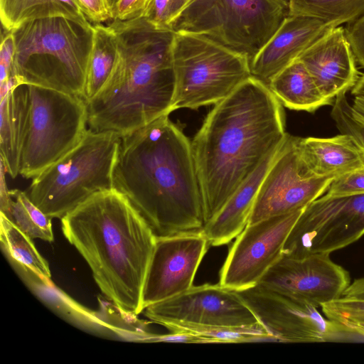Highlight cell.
Instances as JSON below:
<instances>
[{
	"instance_id": "23",
	"label": "cell",
	"mask_w": 364,
	"mask_h": 364,
	"mask_svg": "<svg viewBox=\"0 0 364 364\" xmlns=\"http://www.w3.org/2000/svg\"><path fill=\"white\" fill-rule=\"evenodd\" d=\"M53 17L91 24L78 0H0V18L6 31H13L31 21Z\"/></svg>"
},
{
	"instance_id": "7",
	"label": "cell",
	"mask_w": 364,
	"mask_h": 364,
	"mask_svg": "<svg viewBox=\"0 0 364 364\" xmlns=\"http://www.w3.org/2000/svg\"><path fill=\"white\" fill-rule=\"evenodd\" d=\"M172 57L176 85L171 112L215 105L252 76L247 56L202 34L175 32Z\"/></svg>"
},
{
	"instance_id": "12",
	"label": "cell",
	"mask_w": 364,
	"mask_h": 364,
	"mask_svg": "<svg viewBox=\"0 0 364 364\" xmlns=\"http://www.w3.org/2000/svg\"><path fill=\"white\" fill-rule=\"evenodd\" d=\"M303 209L247 225L229 250L219 284L234 291L257 285L282 257L287 238Z\"/></svg>"
},
{
	"instance_id": "28",
	"label": "cell",
	"mask_w": 364,
	"mask_h": 364,
	"mask_svg": "<svg viewBox=\"0 0 364 364\" xmlns=\"http://www.w3.org/2000/svg\"><path fill=\"white\" fill-rule=\"evenodd\" d=\"M164 326L171 332H188L206 338L213 343L275 341L261 323L250 326H223L174 322Z\"/></svg>"
},
{
	"instance_id": "10",
	"label": "cell",
	"mask_w": 364,
	"mask_h": 364,
	"mask_svg": "<svg viewBox=\"0 0 364 364\" xmlns=\"http://www.w3.org/2000/svg\"><path fill=\"white\" fill-rule=\"evenodd\" d=\"M363 235L364 193H325L304 208L287 238L282 255L331 254Z\"/></svg>"
},
{
	"instance_id": "39",
	"label": "cell",
	"mask_w": 364,
	"mask_h": 364,
	"mask_svg": "<svg viewBox=\"0 0 364 364\" xmlns=\"http://www.w3.org/2000/svg\"><path fill=\"white\" fill-rule=\"evenodd\" d=\"M109 1L112 9H113V7H114L115 3L117 1V0H109Z\"/></svg>"
},
{
	"instance_id": "18",
	"label": "cell",
	"mask_w": 364,
	"mask_h": 364,
	"mask_svg": "<svg viewBox=\"0 0 364 364\" xmlns=\"http://www.w3.org/2000/svg\"><path fill=\"white\" fill-rule=\"evenodd\" d=\"M333 28L314 17L288 15L251 60L252 76L268 85L277 73Z\"/></svg>"
},
{
	"instance_id": "19",
	"label": "cell",
	"mask_w": 364,
	"mask_h": 364,
	"mask_svg": "<svg viewBox=\"0 0 364 364\" xmlns=\"http://www.w3.org/2000/svg\"><path fill=\"white\" fill-rule=\"evenodd\" d=\"M303 171L309 178H336L364 166V150L347 134L330 138L299 137Z\"/></svg>"
},
{
	"instance_id": "2",
	"label": "cell",
	"mask_w": 364,
	"mask_h": 364,
	"mask_svg": "<svg viewBox=\"0 0 364 364\" xmlns=\"http://www.w3.org/2000/svg\"><path fill=\"white\" fill-rule=\"evenodd\" d=\"M114 186L156 237L205 227L191 142L168 114L121 136Z\"/></svg>"
},
{
	"instance_id": "30",
	"label": "cell",
	"mask_w": 364,
	"mask_h": 364,
	"mask_svg": "<svg viewBox=\"0 0 364 364\" xmlns=\"http://www.w3.org/2000/svg\"><path fill=\"white\" fill-rule=\"evenodd\" d=\"M193 0H154L145 18L157 28L173 31L182 13Z\"/></svg>"
},
{
	"instance_id": "25",
	"label": "cell",
	"mask_w": 364,
	"mask_h": 364,
	"mask_svg": "<svg viewBox=\"0 0 364 364\" xmlns=\"http://www.w3.org/2000/svg\"><path fill=\"white\" fill-rule=\"evenodd\" d=\"M33 240L1 213V242L8 256L40 282L49 284L51 273L48 263L39 253Z\"/></svg>"
},
{
	"instance_id": "6",
	"label": "cell",
	"mask_w": 364,
	"mask_h": 364,
	"mask_svg": "<svg viewBox=\"0 0 364 364\" xmlns=\"http://www.w3.org/2000/svg\"><path fill=\"white\" fill-rule=\"evenodd\" d=\"M121 136L87 129L72 150L32 178L28 196L51 218H63L94 194L114 188Z\"/></svg>"
},
{
	"instance_id": "11",
	"label": "cell",
	"mask_w": 364,
	"mask_h": 364,
	"mask_svg": "<svg viewBox=\"0 0 364 364\" xmlns=\"http://www.w3.org/2000/svg\"><path fill=\"white\" fill-rule=\"evenodd\" d=\"M276 342L319 343L346 335L317 307L261 284L236 291Z\"/></svg>"
},
{
	"instance_id": "8",
	"label": "cell",
	"mask_w": 364,
	"mask_h": 364,
	"mask_svg": "<svg viewBox=\"0 0 364 364\" xmlns=\"http://www.w3.org/2000/svg\"><path fill=\"white\" fill-rule=\"evenodd\" d=\"M287 16L282 0H193L173 31L204 35L251 61Z\"/></svg>"
},
{
	"instance_id": "38",
	"label": "cell",
	"mask_w": 364,
	"mask_h": 364,
	"mask_svg": "<svg viewBox=\"0 0 364 364\" xmlns=\"http://www.w3.org/2000/svg\"><path fill=\"white\" fill-rule=\"evenodd\" d=\"M351 94L355 96H364V75L360 76L355 86L351 89Z\"/></svg>"
},
{
	"instance_id": "21",
	"label": "cell",
	"mask_w": 364,
	"mask_h": 364,
	"mask_svg": "<svg viewBox=\"0 0 364 364\" xmlns=\"http://www.w3.org/2000/svg\"><path fill=\"white\" fill-rule=\"evenodd\" d=\"M29 113L30 96L26 84L14 87L1 100L0 160L13 178L20 173Z\"/></svg>"
},
{
	"instance_id": "22",
	"label": "cell",
	"mask_w": 364,
	"mask_h": 364,
	"mask_svg": "<svg viewBox=\"0 0 364 364\" xmlns=\"http://www.w3.org/2000/svg\"><path fill=\"white\" fill-rule=\"evenodd\" d=\"M267 85L282 105L291 109L313 112L333 103L322 95L298 59L277 73Z\"/></svg>"
},
{
	"instance_id": "40",
	"label": "cell",
	"mask_w": 364,
	"mask_h": 364,
	"mask_svg": "<svg viewBox=\"0 0 364 364\" xmlns=\"http://www.w3.org/2000/svg\"><path fill=\"white\" fill-rule=\"evenodd\" d=\"M282 1H287V2H288V0H282Z\"/></svg>"
},
{
	"instance_id": "32",
	"label": "cell",
	"mask_w": 364,
	"mask_h": 364,
	"mask_svg": "<svg viewBox=\"0 0 364 364\" xmlns=\"http://www.w3.org/2000/svg\"><path fill=\"white\" fill-rule=\"evenodd\" d=\"M326 193L335 196L364 193V166L334 178Z\"/></svg>"
},
{
	"instance_id": "33",
	"label": "cell",
	"mask_w": 364,
	"mask_h": 364,
	"mask_svg": "<svg viewBox=\"0 0 364 364\" xmlns=\"http://www.w3.org/2000/svg\"><path fill=\"white\" fill-rule=\"evenodd\" d=\"M154 1V0H117L112 9V21H124L146 18Z\"/></svg>"
},
{
	"instance_id": "5",
	"label": "cell",
	"mask_w": 364,
	"mask_h": 364,
	"mask_svg": "<svg viewBox=\"0 0 364 364\" xmlns=\"http://www.w3.org/2000/svg\"><path fill=\"white\" fill-rule=\"evenodd\" d=\"M12 31L16 46L12 74L22 84L83 97L93 43L92 23L53 17L27 22Z\"/></svg>"
},
{
	"instance_id": "9",
	"label": "cell",
	"mask_w": 364,
	"mask_h": 364,
	"mask_svg": "<svg viewBox=\"0 0 364 364\" xmlns=\"http://www.w3.org/2000/svg\"><path fill=\"white\" fill-rule=\"evenodd\" d=\"M26 85L30 113L19 174L33 178L81 141L87 130V108L80 96Z\"/></svg>"
},
{
	"instance_id": "35",
	"label": "cell",
	"mask_w": 364,
	"mask_h": 364,
	"mask_svg": "<svg viewBox=\"0 0 364 364\" xmlns=\"http://www.w3.org/2000/svg\"><path fill=\"white\" fill-rule=\"evenodd\" d=\"M344 29L356 63L364 68V14L347 23Z\"/></svg>"
},
{
	"instance_id": "29",
	"label": "cell",
	"mask_w": 364,
	"mask_h": 364,
	"mask_svg": "<svg viewBox=\"0 0 364 364\" xmlns=\"http://www.w3.org/2000/svg\"><path fill=\"white\" fill-rule=\"evenodd\" d=\"M346 93L335 98L331 117L340 133L352 136L364 150V96H355L350 105Z\"/></svg>"
},
{
	"instance_id": "1",
	"label": "cell",
	"mask_w": 364,
	"mask_h": 364,
	"mask_svg": "<svg viewBox=\"0 0 364 364\" xmlns=\"http://www.w3.org/2000/svg\"><path fill=\"white\" fill-rule=\"evenodd\" d=\"M287 134L283 105L253 76L215 105L191 141L205 225Z\"/></svg>"
},
{
	"instance_id": "16",
	"label": "cell",
	"mask_w": 364,
	"mask_h": 364,
	"mask_svg": "<svg viewBox=\"0 0 364 364\" xmlns=\"http://www.w3.org/2000/svg\"><path fill=\"white\" fill-rule=\"evenodd\" d=\"M330 254L303 257L282 255L258 284L272 288L316 307L343 296L350 284L348 272Z\"/></svg>"
},
{
	"instance_id": "14",
	"label": "cell",
	"mask_w": 364,
	"mask_h": 364,
	"mask_svg": "<svg viewBox=\"0 0 364 364\" xmlns=\"http://www.w3.org/2000/svg\"><path fill=\"white\" fill-rule=\"evenodd\" d=\"M143 312L163 326L174 322L223 326L260 323L236 291L220 284L193 285L177 296L147 306Z\"/></svg>"
},
{
	"instance_id": "26",
	"label": "cell",
	"mask_w": 364,
	"mask_h": 364,
	"mask_svg": "<svg viewBox=\"0 0 364 364\" xmlns=\"http://www.w3.org/2000/svg\"><path fill=\"white\" fill-rule=\"evenodd\" d=\"M9 194V205L1 213L32 239L53 242L52 218L34 204L26 192L11 189Z\"/></svg>"
},
{
	"instance_id": "20",
	"label": "cell",
	"mask_w": 364,
	"mask_h": 364,
	"mask_svg": "<svg viewBox=\"0 0 364 364\" xmlns=\"http://www.w3.org/2000/svg\"><path fill=\"white\" fill-rule=\"evenodd\" d=\"M282 144L264 159L220 210L205 224L203 232L209 245L220 246L228 244L247 225L261 183L277 156Z\"/></svg>"
},
{
	"instance_id": "4",
	"label": "cell",
	"mask_w": 364,
	"mask_h": 364,
	"mask_svg": "<svg viewBox=\"0 0 364 364\" xmlns=\"http://www.w3.org/2000/svg\"><path fill=\"white\" fill-rule=\"evenodd\" d=\"M109 25L117 38L118 58L105 84L86 102L87 126L122 136L171 112L175 31L157 28L145 18Z\"/></svg>"
},
{
	"instance_id": "15",
	"label": "cell",
	"mask_w": 364,
	"mask_h": 364,
	"mask_svg": "<svg viewBox=\"0 0 364 364\" xmlns=\"http://www.w3.org/2000/svg\"><path fill=\"white\" fill-rule=\"evenodd\" d=\"M208 246L203 231L156 237L143 289V311L190 289Z\"/></svg>"
},
{
	"instance_id": "17",
	"label": "cell",
	"mask_w": 364,
	"mask_h": 364,
	"mask_svg": "<svg viewBox=\"0 0 364 364\" xmlns=\"http://www.w3.org/2000/svg\"><path fill=\"white\" fill-rule=\"evenodd\" d=\"M328 100L351 90L360 76L345 29L337 26L316 41L298 58Z\"/></svg>"
},
{
	"instance_id": "36",
	"label": "cell",
	"mask_w": 364,
	"mask_h": 364,
	"mask_svg": "<svg viewBox=\"0 0 364 364\" xmlns=\"http://www.w3.org/2000/svg\"><path fill=\"white\" fill-rule=\"evenodd\" d=\"M87 19L92 23H102L112 21V9L109 0H78Z\"/></svg>"
},
{
	"instance_id": "34",
	"label": "cell",
	"mask_w": 364,
	"mask_h": 364,
	"mask_svg": "<svg viewBox=\"0 0 364 364\" xmlns=\"http://www.w3.org/2000/svg\"><path fill=\"white\" fill-rule=\"evenodd\" d=\"M3 30L0 45V83L7 80L12 74L16 50L13 31Z\"/></svg>"
},
{
	"instance_id": "13",
	"label": "cell",
	"mask_w": 364,
	"mask_h": 364,
	"mask_svg": "<svg viewBox=\"0 0 364 364\" xmlns=\"http://www.w3.org/2000/svg\"><path fill=\"white\" fill-rule=\"evenodd\" d=\"M298 141L287 134L261 183L247 225L304 208L326 193L334 179L306 176Z\"/></svg>"
},
{
	"instance_id": "27",
	"label": "cell",
	"mask_w": 364,
	"mask_h": 364,
	"mask_svg": "<svg viewBox=\"0 0 364 364\" xmlns=\"http://www.w3.org/2000/svg\"><path fill=\"white\" fill-rule=\"evenodd\" d=\"M364 14V0H288V15L306 16L334 27Z\"/></svg>"
},
{
	"instance_id": "3",
	"label": "cell",
	"mask_w": 364,
	"mask_h": 364,
	"mask_svg": "<svg viewBox=\"0 0 364 364\" xmlns=\"http://www.w3.org/2000/svg\"><path fill=\"white\" fill-rule=\"evenodd\" d=\"M60 220L63 235L87 263L103 295L125 312H143L156 237L128 198L115 188L97 193Z\"/></svg>"
},
{
	"instance_id": "24",
	"label": "cell",
	"mask_w": 364,
	"mask_h": 364,
	"mask_svg": "<svg viewBox=\"0 0 364 364\" xmlns=\"http://www.w3.org/2000/svg\"><path fill=\"white\" fill-rule=\"evenodd\" d=\"M93 25L92 48L90 57L83 99H92L103 87L112 74L118 58V42L111 26Z\"/></svg>"
},
{
	"instance_id": "37",
	"label": "cell",
	"mask_w": 364,
	"mask_h": 364,
	"mask_svg": "<svg viewBox=\"0 0 364 364\" xmlns=\"http://www.w3.org/2000/svg\"><path fill=\"white\" fill-rule=\"evenodd\" d=\"M337 323L342 326L348 333L364 337V321L345 319L337 321Z\"/></svg>"
},
{
	"instance_id": "31",
	"label": "cell",
	"mask_w": 364,
	"mask_h": 364,
	"mask_svg": "<svg viewBox=\"0 0 364 364\" xmlns=\"http://www.w3.org/2000/svg\"><path fill=\"white\" fill-rule=\"evenodd\" d=\"M324 316L333 321L341 320L364 321V300L341 297L322 304Z\"/></svg>"
}]
</instances>
